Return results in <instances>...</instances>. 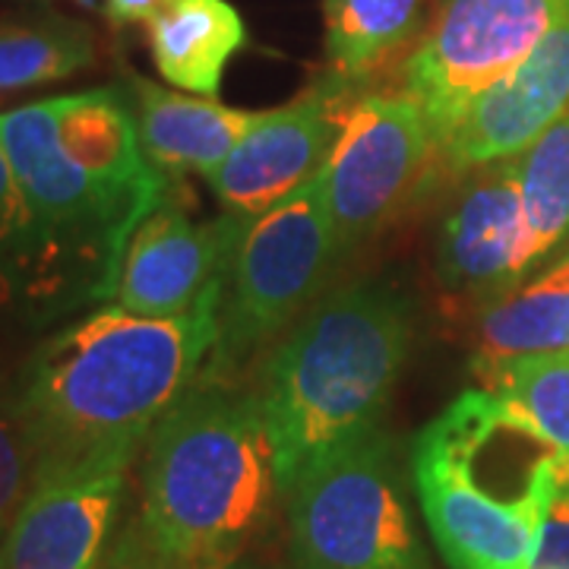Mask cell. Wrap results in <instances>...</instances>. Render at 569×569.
Here are the masks:
<instances>
[{
	"instance_id": "cell-1",
	"label": "cell",
	"mask_w": 569,
	"mask_h": 569,
	"mask_svg": "<svg viewBox=\"0 0 569 569\" xmlns=\"http://www.w3.org/2000/svg\"><path fill=\"white\" fill-rule=\"evenodd\" d=\"M219 291L222 279L174 320L104 305L36 348L13 389L36 481L133 466L159 418L203 373L219 339Z\"/></svg>"
},
{
	"instance_id": "cell-2",
	"label": "cell",
	"mask_w": 569,
	"mask_h": 569,
	"mask_svg": "<svg viewBox=\"0 0 569 569\" xmlns=\"http://www.w3.org/2000/svg\"><path fill=\"white\" fill-rule=\"evenodd\" d=\"M282 497L257 392L203 370L152 427L140 497L102 569H228Z\"/></svg>"
},
{
	"instance_id": "cell-3",
	"label": "cell",
	"mask_w": 569,
	"mask_h": 569,
	"mask_svg": "<svg viewBox=\"0 0 569 569\" xmlns=\"http://www.w3.org/2000/svg\"><path fill=\"white\" fill-rule=\"evenodd\" d=\"M0 152L86 305L111 298L133 231L171 187L142 152L130 92L104 86L3 111Z\"/></svg>"
},
{
	"instance_id": "cell-4",
	"label": "cell",
	"mask_w": 569,
	"mask_h": 569,
	"mask_svg": "<svg viewBox=\"0 0 569 569\" xmlns=\"http://www.w3.org/2000/svg\"><path fill=\"white\" fill-rule=\"evenodd\" d=\"M563 462L519 408L468 389L411 443V485L449 569H531Z\"/></svg>"
},
{
	"instance_id": "cell-5",
	"label": "cell",
	"mask_w": 569,
	"mask_h": 569,
	"mask_svg": "<svg viewBox=\"0 0 569 569\" xmlns=\"http://www.w3.org/2000/svg\"><path fill=\"white\" fill-rule=\"evenodd\" d=\"M411 348V307L383 282H351L307 310L257 383L282 493L329 449L383 427Z\"/></svg>"
},
{
	"instance_id": "cell-6",
	"label": "cell",
	"mask_w": 569,
	"mask_h": 569,
	"mask_svg": "<svg viewBox=\"0 0 569 569\" xmlns=\"http://www.w3.org/2000/svg\"><path fill=\"white\" fill-rule=\"evenodd\" d=\"M301 569H430L383 427L329 449L284 493Z\"/></svg>"
},
{
	"instance_id": "cell-7",
	"label": "cell",
	"mask_w": 569,
	"mask_h": 569,
	"mask_svg": "<svg viewBox=\"0 0 569 569\" xmlns=\"http://www.w3.org/2000/svg\"><path fill=\"white\" fill-rule=\"evenodd\" d=\"M342 260L323 171L250 219L228 257L219 291V339L206 370L228 377L313 307Z\"/></svg>"
},
{
	"instance_id": "cell-8",
	"label": "cell",
	"mask_w": 569,
	"mask_h": 569,
	"mask_svg": "<svg viewBox=\"0 0 569 569\" xmlns=\"http://www.w3.org/2000/svg\"><path fill=\"white\" fill-rule=\"evenodd\" d=\"M433 159H440V142L411 96L348 99L339 140L323 168L342 257L383 231L425 190Z\"/></svg>"
},
{
	"instance_id": "cell-9",
	"label": "cell",
	"mask_w": 569,
	"mask_h": 569,
	"mask_svg": "<svg viewBox=\"0 0 569 569\" xmlns=\"http://www.w3.org/2000/svg\"><path fill=\"white\" fill-rule=\"evenodd\" d=\"M567 0H443L406 61V96L425 108L437 142L468 104L500 82L557 20Z\"/></svg>"
},
{
	"instance_id": "cell-10",
	"label": "cell",
	"mask_w": 569,
	"mask_h": 569,
	"mask_svg": "<svg viewBox=\"0 0 569 569\" xmlns=\"http://www.w3.org/2000/svg\"><path fill=\"white\" fill-rule=\"evenodd\" d=\"M346 80L332 73L295 102L257 114L241 142L209 174L222 212L257 219L323 171L348 104Z\"/></svg>"
},
{
	"instance_id": "cell-11",
	"label": "cell",
	"mask_w": 569,
	"mask_h": 569,
	"mask_svg": "<svg viewBox=\"0 0 569 569\" xmlns=\"http://www.w3.org/2000/svg\"><path fill=\"white\" fill-rule=\"evenodd\" d=\"M247 222L250 219L231 212L197 222L168 187L162 203L142 219L127 244L111 305L156 320L190 313L222 279Z\"/></svg>"
},
{
	"instance_id": "cell-12",
	"label": "cell",
	"mask_w": 569,
	"mask_h": 569,
	"mask_svg": "<svg viewBox=\"0 0 569 569\" xmlns=\"http://www.w3.org/2000/svg\"><path fill=\"white\" fill-rule=\"evenodd\" d=\"M569 111V0L529 58L485 89L440 137V162L466 174L526 152Z\"/></svg>"
},
{
	"instance_id": "cell-13",
	"label": "cell",
	"mask_w": 569,
	"mask_h": 569,
	"mask_svg": "<svg viewBox=\"0 0 569 569\" xmlns=\"http://www.w3.org/2000/svg\"><path fill=\"white\" fill-rule=\"evenodd\" d=\"M130 468L36 481L0 538V569H102Z\"/></svg>"
},
{
	"instance_id": "cell-14",
	"label": "cell",
	"mask_w": 569,
	"mask_h": 569,
	"mask_svg": "<svg viewBox=\"0 0 569 569\" xmlns=\"http://www.w3.org/2000/svg\"><path fill=\"white\" fill-rule=\"evenodd\" d=\"M437 272L452 291L493 298L526 279V219L516 159L466 171L437 234Z\"/></svg>"
},
{
	"instance_id": "cell-15",
	"label": "cell",
	"mask_w": 569,
	"mask_h": 569,
	"mask_svg": "<svg viewBox=\"0 0 569 569\" xmlns=\"http://www.w3.org/2000/svg\"><path fill=\"white\" fill-rule=\"evenodd\" d=\"M127 92L133 102L142 152L164 178H209L260 114L228 108L206 96H183L140 73L127 77Z\"/></svg>"
},
{
	"instance_id": "cell-16",
	"label": "cell",
	"mask_w": 569,
	"mask_h": 569,
	"mask_svg": "<svg viewBox=\"0 0 569 569\" xmlns=\"http://www.w3.org/2000/svg\"><path fill=\"white\" fill-rule=\"evenodd\" d=\"M0 307L51 320L86 307L80 284L44 234L7 156L0 152Z\"/></svg>"
},
{
	"instance_id": "cell-17",
	"label": "cell",
	"mask_w": 569,
	"mask_h": 569,
	"mask_svg": "<svg viewBox=\"0 0 569 569\" xmlns=\"http://www.w3.org/2000/svg\"><path fill=\"white\" fill-rule=\"evenodd\" d=\"M550 351H569V250L481 305L471 370L481 377L490 367Z\"/></svg>"
},
{
	"instance_id": "cell-18",
	"label": "cell",
	"mask_w": 569,
	"mask_h": 569,
	"mask_svg": "<svg viewBox=\"0 0 569 569\" xmlns=\"http://www.w3.org/2000/svg\"><path fill=\"white\" fill-rule=\"evenodd\" d=\"M164 82L216 99L224 67L247 44V26L228 0H174L146 22Z\"/></svg>"
},
{
	"instance_id": "cell-19",
	"label": "cell",
	"mask_w": 569,
	"mask_h": 569,
	"mask_svg": "<svg viewBox=\"0 0 569 569\" xmlns=\"http://www.w3.org/2000/svg\"><path fill=\"white\" fill-rule=\"evenodd\" d=\"M96 61V39L82 20L54 10L0 17V96L77 77Z\"/></svg>"
},
{
	"instance_id": "cell-20",
	"label": "cell",
	"mask_w": 569,
	"mask_h": 569,
	"mask_svg": "<svg viewBox=\"0 0 569 569\" xmlns=\"http://www.w3.org/2000/svg\"><path fill=\"white\" fill-rule=\"evenodd\" d=\"M522 219H526V276L569 241V111L516 156Z\"/></svg>"
},
{
	"instance_id": "cell-21",
	"label": "cell",
	"mask_w": 569,
	"mask_h": 569,
	"mask_svg": "<svg viewBox=\"0 0 569 569\" xmlns=\"http://www.w3.org/2000/svg\"><path fill=\"white\" fill-rule=\"evenodd\" d=\"M425 0H323L326 58L339 77H358L402 48Z\"/></svg>"
},
{
	"instance_id": "cell-22",
	"label": "cell",
	"mask_w": 569,
	"mask_h": 569,
	"mask_svg": "<svg viewBox=\"0 0 569 569\" xmlns=\"http://www.w3.org/2000/svg\"><path fill=\"white\" fill-rule=\"evenodd\" d=\"M481 387L519 408L548 440L569 478V351L529 355L481 373Z\"/></svg>"
},
{
	"instance_id": "cell-23",
	"label": "cell",
	"mask_w": 569,
	"mask_h": 569,
	"mask_svg": "<svg viewBox=\"0 0 569 569\" xmlns=\"http://www.w3.org/2000/svg\"><path fill=\"white\" fill-rule=\"evenodd\" d=\"M36 481V452L26 437L17 392L0 383V538Z\"/></svg>"
},
{
	"instance_id": "cell-24",
	"label": "cell",
	"mask_w": 569,
	"mask_h": 569,
	"mask_svg": "<svg viewBox=\"0 0 569 569\" xmlns=\"http://www.w3.org/2000/svg\"><path fill=\"white\" fill-rule=\"evenodd\" d=\"M531 569H569V478L560 475V485L550 497L541 545Z\"/></svg>"
},
{
	"instance_id": "cell-25",
	"label": "cell",
	"mask_w": 569,
	"mask_h": 569,
	"mask_svg": "<svg viewBox=\"0 0 569 569\" xmlns=\"http://www.w3.org/2000/svg\"><path fill=\"white\" fill-rule=\"evenodd\" d=\"M168 3L174 0H104V17L114 26H133V22H149Z\"/></svg>"
},
{
	"instance_id": "cell-26",
	"label": "cell",
	"mask_w": 569,
	"mask_h": 569,
	"mask_svg": "<svg viewBox=\"0 0 569 569\" xmlns=\"http://www.w3.org/2000/svg\"><path fill=\"white\" fill-rule=\"evenodd\" d=\"M70 3H77L80 10H92V13H96V10H104V0H70Z\"/></svg>"
},
{
	"instance_id": "cell-27",
	"label": "cell",
	"mask_w": 569,
	"mask_h": 569,
	"mask_svg": "<svg viewBox=\"0 0 569 569\" xmlns=\"http://www.w3.org/2000/svg\"><path fill=\"white\" fill-rule=\"evenodd\" d=\"M228 569H244V567H238V563H234V567H228Z\"/></svg>"
}]
</instances>
